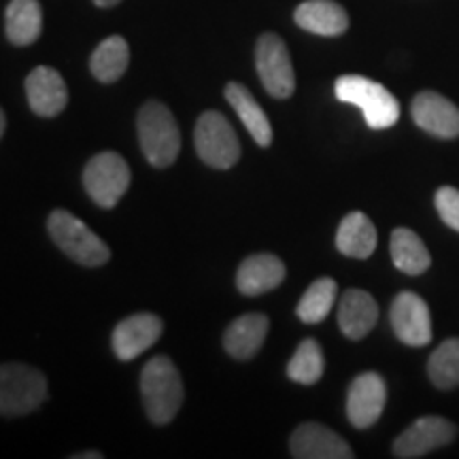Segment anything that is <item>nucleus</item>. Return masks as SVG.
<instances>
[{"mask_svg": "<svg viewBox=\"0 0 459 459\" xmlns=\"http://www.w3.org/2000/svg\"><path fill=\"white\" fill-rule=\"evenodd\" d=\"M141 394L147 417L156 426H166L177 417L183 404V383L177 366L166 358L156 355L141 372Z\"/></svg>", "mask_w": 459, "mask_h": 459, "instance_id": "f257e3e1", "label": "nucleus"}, {"mask_svg": "<svg viewBox=\"0 0 459 459\" xmlns=\"http://www.w3.org/2000/svg\"><path fill=\"white\" fill-rule=\"evenodd\" d=\"M136 128H139L143 156L149 164L166 169L175 162L181 149V134L169 107L158 100L145 102L139 111Z\"/></svg>", "mask_w": 459, "mask_h": 459, "instance_id": "f03ea898", "label": "nucleus"}, {"mask_svg": "<svg viewBox=\"0 0 459 459\" xmlns=\"http://www.w3.org/2000/svg\"><path fill=\"white\" fill-rule=\"evenodd\" d=\"M336 99L361 108L366 124L372 130H385L398 122L400 102L385 85L361 74H342L334 85Z\"/></svg>", "mask_w": 459, "mask_h": 459, "instance_id": "7ed1b4c3", "label": "nucleus"}, {"mask_svg": "<svg viewBox=\"0 0 459 459\" xmlns=\"http://www.w3.org/2000/svg\"><path fill=\"white\" fill-rule=\"evenodd\" d=\"M49 237L65 254L82 266L96 268L108 262L111 251L99 234H94L85 223L68 211L57 209L48 220Z\"/></svg>", "mask_w": 459, "mask_h": 459, "instance_id": "20e7f679", "label": "nucleus"}, {"mask_svg": "<svg viewBox=\"0 0 459 459\" xmlns=\"http://www.w3.org/2000/svg\"><path fill=\"white\" fill-rule=\"evenodd\" d=\"M48 398V378L26 364L0 366V415L22 417L37 411Z\"/></svg>", "mask_w": 459, "mask_h": 459, "instance_id": "39448f33", "label": "nucleus"}, {"mask_svg": "<svg viewBox=\"0 0 459 459\" xmlns=\"http://www.w3.org/2000/svg\"><path fill=\"white\" fill-rule=\"evenodd\" d=\"M196 153L213 169H232L240 158V143L232 124L220 111H206L198 117L194 130Z\"/></svg>", "mask_w": 459, "mask_h": 459, "instance_id": "423d86ee", "label": "nucleus"}, {"mask_svg": "<svg viewBox=\"0 0 459 459\" xmlns=\"http://www.w3.org/2000/svg\"><path fill=\"white\" fill-rule=\"evenodd\" d=\"M83 186L90 198L102 209H113L130 187V169L115 152L94 156L83 170Z\"/></svg>", "mask_w": 459, "mask_h": 459, "instance_id": "0eeeda50", "label": "nucleus"}, {"mask_svg": "<svg viewBox=\"0 0 459 459\" xmlns=\"http://www.w3.org/2000/svg\"><path fill=\"white\" fill-rule=\"evenodd\" d=\"M255 68L260 82L274 99H290L296 90V74L290 51L279 34H262L255 45Z\"/></svg>", "mask_w": 459, "mask_h": 459, "instance_id": "6e6552de", "label": "nucleus"}, {"mask_svg": "<svg viewBox=\"0 0 459 459\" xmlns=\"http://www.w3.org/2000/svg\"><path fill=\"white\" fill-rule=\"evenodd\" d=\"M457 436V428L445 417H421L406 428L394 443V455L402 459L423 457L429 451L453 443Z\"/></svg>", "mask_w": 459, "mask_h": 459, "instance_id": "1a4fd4ad", "label": "nucleus"}, {"mask_svg": "<svg viewBox=\"0 0 459 459\" xmlns=\"http://www.w3.org/2000/svg\"><path fill=\"white\" fill-rule=\"evenodd\" d=\"M395 336L409 347H423L432 341V317L428 304L412 291H402L395 296L389 311Z\"/></svg>", "mask_w": 459, "mask_h": 459, "instance_id": "9d476101", "label": "nucleus"}, {"mask_svg": "<svg viewBox=\"0 0 459 459\" xmlns=\"http://www.w3.org/2000/svg\"><path fill=\"white\" fill-rule=\"evenodd\" d=\"M387 402V387L381 375L377 372H364L349 387L347 395V417L351 426L366 429L375 426L378 417L383 415Z\"/></svg>", "mask_w": 459, "mask_h": 459, "instance_id": "9b49d317", "label": "nucleus"}, {"mask_svg": "<svg viewBox=\"0 0 459 459\" xmlns=\"http://www.w3.org/2000/svg\"><path fill=\"white\" fill-rule=\"evenodd\" d=\"M164 324L158 315L139 313L119 321L113 332V351L122 361H130L145 353L152 344L160 341Z\"/></svg>", "mask_w": 459, "mask_h": 459, "instance_id": "f8f14e48", "label": "nucleus"}, {"mask_svg": "<svg viewBox=\"0 0 459 459\" xmlns=\"http://www.w3.org/2000/svg\"><path fill=\"white\" fill-rule=\"evenodd\" d=\"M290 451L298 459H351L353 451L336 432L321 423H302L290 438Z\"/></svg>", "mask_w": 459, "mask_h": 459, "instance_id": "ddd939ff", "label": "nucleus"}, {"mask_svg": "<svg viewBox=\"0 0 459 459\" xmlns=\"http://www.w3.org/2000/svg\"><path fill=\"white\" fill-rule=\"evenodd\" d=\"M412 119L419 128L438 139H455L459 136V108L449 99L436 91H421L415 96L411 107Z\"/></svg>", "mask_w": 459, "mask_h": 459, "instance_id": "4468645a", "label": "nucleus"}, {"mask_svg": "<svg viewBox=\"0 0 459 459\" xmlns=\"http://www.w3.org/2000/svg\"><path fill=\"white\" fill-rule=\"evenodd\" d=\"M28 105L39 117H56L66 108L68 90L62 74L51 66H37L26 77Z\"/></svg>", "mask_w": 459, "mask_h": 459, "instance_id": "2eb2a0df", "label": "nucleus"}, {"mask_svg": "<svg viewBox=\"0 0 459 459\" xmlns=\"http://www.w3.org/2000/svg\"><path fill=\"white\" fill-rule=\"evenodd\" d=\"M285 279V264L273 254L249 255L238 266L237 287L243 296H260L273 291Z\"/></svg>", "mask_w": 459, "mask_h": 459, "instance_id": "dca6fc26", "label": "nucleus"}, {"mask_svg": "<svg viewBox=\"0 0 459 459\" xmlns=\"http://www.w3.org/2000/svg\"><path fill=\"white\" fill-rule=\"evenodd\" d=\"M378 319V307L368 291L347 290L338 304V325L342 334L351 341H359L375 328Z\"/></svg>", "mask_w": 459, "mask_h": 459, "instance_id": "f3484780", "label": "nucleus"}, {"mask_svg": "<svg viewBox=\"0 0 459 459\" xmlns=\"http://www.w3.org/2000/svg\"><path fill=\"white\" fill-rule=\"evenodd\" d=\"M268 317L262 313L240 315L228 325L223 334V347L234 359H251L262 349L268 334Z\"/></svg>", "mask_w": 459, "mask_h": 459, "instance_id": "a211bd4d", "label": "nucleus"}, {"mask_svg": "<svg viewBox=\"0 0 459 459\" xmlns=\"http://www.w3.org/2000/svg\"><path fill=\"white\" fill-rule=\"evenodd\" d=\"M294 20L302 30L319 37H338L349 28L347 11L334 0H307L298 4Z\"/></svg>", "mask_w": 459, "mask_h": 459, "instance_id": "6ab92c4d", "label": "nucleus"}, {"mask_svg": "<svg viewBox=\"0 0 459 459\" xmlns=\"http://www.w3.org/2000/svg\"><path fill=\"white\" fill-rule=\"evenodd\" d=\"M226 100L232 105L234 111L240 117V122L245 124V128L249 130V134L254 136V141L260 147H268L273 143V128L268 122L266 113L260 107V102L254 99L249 90L243 83H228L226 85Z\"/></svg>", "mask_w": 459, "mask_h": 459, "instance_id": "aec40b11", "label": "nucleus"}, {"mask_svg": "<svg viewBox=\"0 0 459 459\" xmlns=\"http://www.w3.org/2000/svg\"><path fill=\"white\" fill-rule=\"evenodd\" d=\"M336 247L342 255L366 260L377 249V228L368 217L353 211L341 221L336 232Z\"/></svg>", "mask_w": 459, "mask_h": 459, "instance_id": "412c9836", "label": "nucleus"}, {"mask_svg": "<svg viewBox=\"0 0 459 459\" xmlns=\"http://www.w3.org/2000/svg\"><path fill=\"white\" fill-rule=\"evenodd\" d=\"M4 20L7 39L17 48L32 45L41 37L43 11L39 0H11Z\"/></svg>", "mask_w": 459, "mask_h": 459, "instance_id": "4be33fe9", "label": "nucleus"}, {"mask_svg": "<svg viewBox=\"0 0 459 459\" xmlns=\"http://www.w3.org/2000/svg\"><path fill=\"white\" fill-rule=\"evenodd\" d=\"M389 251H392V260L400 273L411 274H423L432 264L428 247L423 245V240L417 237L415 232L409 228H395L389 240Z\"/></svg>", "mask_w": 459, "mask_h": 459, "instance_id": "5701e85b", "label": "nucleus"}, {"mask_svg": "<svg viewBox=\"0 0 459 459\" xmlns=\"http://www.w3.org/2000/svg\"><path fill=\"white\" fill-rule=\"evenodd\" d=\"M128 43L115 34V37L105 39V41L94 49V54L90 57V68L91 74H94L100 83H115L117 79H122L126 68H128Z\"/></svg>", "mask_w": 459, "mask_h": 459, "instance_id": "b1692460", "label": "nucleus"}, {"mask_svg": "<svg viewBox=\"0 0 459 459\" xmlns=\"http://www.w3.org/2000/svg\"><path fill=\"white\" fill-rule=\"evenodd\" d=\"M336 294L338 287L334 279H317L307 291H304L300 302H298V317H300L304 324H319V321H324L330 315L332 308H334Z\"/></svg>", "mask_w": 459, "mask_h": 459, "instance_id": "393cba45", "label": "nucleus"}, {"mask_svg": "<svg viewBox=\"0 0 459 459\" xmlns=\"http://www.w3.org/2000/svg\"><path fill=\"white\" fill-rule=\"evenodd\" d=\"M324 375V353L315 338H304L298 344L294 358L287 364V377L300 385H313Z\"/></svg>", "mask_w": 459, "mask_h": 459, "instance_id": "a878e982", "label": "nucleus"}, {"mask_svg": "<svg viewBox=\"0 0 459 459\" xmlns=\"http://www.w3.org/2000/svg\"><path fill=\"white\" fill-rule=\"evenodd\" d=\"M428 375L438 389L459 385V338H449L436 349L428 361Z\"/></svg>", "mask_w": 459, "mask_h": 459, "instance_id": "bb28decb", "label": "nucleus"}, {"mask_svg": "<svg viewBox=\"0 0 459 459\" xmlns=\"http://www.w3.org/2000/svg\"><path fill=\"white\" fill-rule=\"evenodd\" d=\"M436 209L446 226L459 232V192L455 187H440L436 192Z\"/></svg>", "mask_w": 459, "mask_h": 459, "instance_id": "cd10ccee", "label": "nucleus"}, {"mask_svg": "<svg viewBox=\"0 0 459 459\" xmlns=\"http://www.w3.org/2000/svg\"><path fill=\"white\" fill-rule=\"evenodd\" d=\"M73 459H102V453H99V451L79 453V455H73Z\"/></svg>", "mask_w": 459, "mask_h": 459, "instance_id": "c85d7f7f", "label": "nucleus"}, {"mask_svg": "<svg viewBox=\"0 0 459 459\" xmlns=\"http://www.w3.org/2000/svg\"><path fill=\"white\" fill-rule=\"evenodd\" d=\"M122 0H94L96 7H102V9H108V7H115V4H119Z\"/></svg>", "mask_w": 459, "mask_h": 459, "instance_id": "c756f323", "label": "nucleus"}, {"mask_svg": "<svg viewBox=\"0 0 459 459\" xmlns=\"http://www.w3.org/2000/svg\"><path fill=\"white\" fill-rule=\"evenodd\" d=\"M4 128H7V117H4V111H3V108H0V139H3Z\"/></svg>", "mask_w": 459, "mask_h": 459, "instance_id": "7c9ffc66", "label": "nucleus"}]
</instances>
